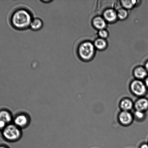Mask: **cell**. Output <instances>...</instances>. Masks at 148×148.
Wrapping results in <instances>:
<instances>
[{"mask_svg":"<svg viewBox=\"0 0 148 148\" xmlns=\"http://www.w3.org/2000/svg\"><path fill=\"white\" fill-rule=\"evenodd\" d=\"M94 51V46L90 42H85L79 46L78 53L80 57L83 60H88L92 57Z\"/></svg>","mask_w":148,"mask_h":148,"instance_id":"obj_3","label":"cell"},{"mask_svg":"<svg viewBox=\"0 0 148 148\" xmlns=\"http://www.w3.org/2000/svg\"><path fill=\"white\" fill-rule=\"evenodd\" d=\"M104 18L107 21L112 22L116 20L117 13L114 10L109 9L104 12Z\"/></svg>","mask_w":148,"mask_h":148,"instance_id":"obj_10","label":"cell"},{"mask_svg":"<svg viewBox=\"0 0 148 148\" xmlns=\"http://www.w3.org/2000/svg\"><path fill=\"white\" fill-rule=\"evenodd\" d=\"M118 120L120 124L124 126H128L133 121L134 117L129 111H122L118 115Z\"/></svg>","mask_w":148,"mask_h":148,"instance_id":"obj_7","label":"cell"},{"mask_svg":"<svg viewBox=\"0 0 148 148\" xmlns=\"http://www.w3.org/2000/svg\"><path fill=\"white\" fill-rule=\"evenodd\" d=\"M140 148H148V143H144L140 146Z\"/></svg>","mask_w":148,"mask_h":148,"instance_id":"obj_19","label":"cell"},{"mask_svg":"<svg viewBox=\"0 0 148 148\" xmlns=\"http://www.w3.org/2000/svg\"><path fill=\"white\" fill-rule=\"evenodd\" d=\"M43 22L41 19L35 18L33 19L30 23V28L33 31H38L42 28Z\"/></svg>","mask_w":148,"mask_h":148,"instance_id":"obj_11","label":"cell"},{"mask_svg":"<svg viewBox=\"0 0 148 148\" xmlns=\"http://www.w3.org/2000/svg\"><path fill=\"white\" fill-rule=\"evenodd\" d=\"M98 35L101 38L105 39L107 38L108 36V33L106 30L101 29L99 30L98 32Z\"/></svg>","mask_w":148,"mask_h":148,"instance_id":"obj_18","label":"cell"},{"mask_svg":"<svg viewBox=\"0 0 148 148\" xmlns=\"http://www.w3.org/2000/svg\"><path fill=\"white\" fill-rule=\"evenodd\" d=\"M94 45L98 50H103L106 47L107 42L104 39L98 38L95 40V43H94Z\"/></svg>","mask_w":148,"mask_h":148,"instance_id":"obj_14","label":"cell"},{"mask_svg":"<svg viewBox=\"0 0 148 148\" xmlns=\"http://www.w3.org/2000/svg\"><path fill=\"white\" fill-rule=\"evenodd\" d=\"M130 89L134 95L140 98L144 97L147 94L148 90L144 82L139 79L135 80L131 83Z\"/></svg>","mask_w":148,"mask_h":148,"instance_id":"obj_5","label":"cell"},{"mask_svg":"<svg viewBox=\"0 0 148 148\" xmlns=\"http://www.w3.org/2000/svg\"><path fill=\"white\" fill-rule=\"evenodd\" d=\"M144 83L148 89V76L145 79Z\"/></svg>","mask_w":148,"mask_h":148,"instance_id":"obj_20","label":"cell"},{"mask_svg":"<svg viewBox=\"0 0 148 148\" xmlns=\"http://www.w3.org/2000/svg\"></svg>","mask_w":148,"mask_h":148,"instance_id":"obj_24","label":"cell"},{"mask_svg":"<svg viewBox=\"0 0 148 148\" xmlns=\"http://www.w3.org/2000/svg\"><path fill=\"white\" fill-rule=\"evenodd\" d=\"M31 119L28 114L25 112L17 113L14 116L12 123L21 130L28 127L30 124Z\"/></svg>","mask_w":148,"mask_h":148,"instance_id":"obj_4","label":"cell"},{"mask_svg":"<svg viewBox=\"0 0 148 148\" xmlns=\"http://www.w3.org/2000/svg\"><path fill=\"white\" fill-rule=\"evenodd\" d=\"M52 0H43V1H42V2H43L44 3H50L52 2Z\"/></svg>","mask_w":148,"mask_h":148,"instance_id":"obj_22","label":"cell"},{"mask_svg":"<svg viewBox=\"0 0 148 148\" xmlns=\"http://www.w3.org/2000/svg\"><path fill=\"white\" fill-rule=\"evenodd\" d=\"M1 132L3 138L9 143L18 141L22 136V130L13 123L6 126Z\"/></svg>","mask_w":148,"mask_h":148,"instance_id":"obj_2","label":"cell"},{"mask_svg":"<svg viewBox=\"0 0 148 148\" xmlns=\"http://www.w3.org/2000/svg\"><path fill=\"white\" fill-rule=\"evenodd\" d=\"M120 107L122 111L130 112L134 107V104L129 99L125 98L120 102Z\"/></svg>","mask_w":148,"mask_h":148,"instance_id":"obj_9","label":"cell"},{"mask_svg":"<svg viewBox=\"0 0 148 148\" xmlns=\"http://www.w3.org/2000/svg\"><path fill=\"white\" fill-rule=\"evenodd\" d=\"M137 2L136 1H122L121 4L124 8L130 9L134 6Z\"/></svg>","mask_w":148,"mask_h":148,"instance_id":"obj_16","label":"cell"},{"mask_svg":"<svg viewBox=\"0 0 148 148\" xmlns=\"http://www.w3.org/2000/svg\"><path fill=\"white\" fill-rule=\"evenodd\" d=\"M117 17L121 20L125 19L128 15V13L127 10L125 9H120L117 13Z\"/></svg>","mask_w":148,"mask_h":148,"instance_id":"obj_17","label":"cell"},{"mask_svg":"<svg viewBox=\"0 0 148 148\" xmlns=\"http://www.w3.org/2000/svg\"><path fill=\"white\" fill-rule=\"evenodd\" d=\"M145 69H146V70H147V71L148 72V61L147 62H146V64Z\"/></svg>","mask_w":148,"mask_h":148,"instance_id":"obj_23","label":"cell"},{"mask_svg":"<svg viewBox=\"0 0 148 148\" xmlns=\"http://www.w3.org/2000/svg\"><path fill=\"white\" fill-rule=\"evenodd\" d=\"M133 117L137 121H143L146 118V113L145 112L135 110L133 114Z\"/></svg>","mask_w":148,"mask_h":148,"instance_id":"obj_15","label":"cell"},{"mask_svg":"<svg viewBox=\"0 0 148 148\" xmlns=\"http://www.w3.org/2000/svg\"><path fill=\"white\" fill-rule=\"evenodd\" d=\"M147 72L146 69L142 67H139L134 70V75L137 79H145L147 77Z\"/></svg>","mask_w":148,"mask_h":148,"instance_id":"obj_12","label":"cell"},{"mask_svg":"<svg viewBox=\"0 0 148 148\" xmlns=\"http://www.w3.org/2000/svg\"><path fill=\"white\" fill-rule=\"evenodd\" d=\"M0 148H10L8 146L4 144L0 145Z\"/></svg>","mask_w":148,"mask_h":148,"instance_id":"obj_21","label":"cell"},{"mask_svg":"<svg viewBox=\"0 0 148 148\" xmlns=\"http://www.w3.org/2000/svg\"><path fill=\"white\" fill-rule=\"evenodd\" d=\"M136 110L146 112L148 110V99L145 97H140L134 104Z\"/></svg>","mask_w":148,"mask_h":148,"instance_id":"obj_8","label":"cell"},{"mask_svg":"<svg viewBox=\"0 0 148 148\" xmlns=\"http://www.w3.org/2000/svg\"><path fill=\"white\" fill-rule=\"evenodd\" d=\"M93 23L95 27L98 29H103L106 26L105 20L101 17H97L94 19Z\"/></svg>","mask_w":148,"mask_h":148,"instance_id":"obj_13","label":"cell"},{"mask_svg":"<svg viewBox=\"0 0 148 148\" xmlns=\"http://www.w3.org/2000/svg\"><path fill=\"white\" fill-rule=\"evenodd\" d=\"M13 116L12 113L7 109L0 110V131L1 132L6 126L12 123Z\"/></svg>","mask_w":148,"mask_h":148,"instance_id":"obj_6","label":"cell"},{"mask_svg":"<svg viewBox=\"0 0 148 148\" xmlns=\"http://www.w3.org/2000/svg\"><path fill=\"white\" fill-rule=\"evenodd\" d=\"M32 14L27 9L20 8L12 14L10 21L12 27L16 29L24 30L30 27L33 19Z\"/></svg>","mask_w":148,"mask_h":148,"instance_id":"obj_1","label":"cell"}]
</instances>
